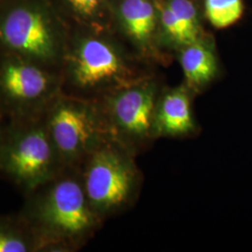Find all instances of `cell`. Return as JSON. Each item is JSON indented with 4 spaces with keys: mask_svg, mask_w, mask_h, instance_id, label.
<instances>
[{
    "mask_svg": "<svg viewBox=\"0 0 252 252\" xmlns=\"http://www.w3.org/2000/svg\"><path fill=\"white\" fill-rule=\"evenodd\" d=\"M24 196L19 213L36 236L38 252L80 251L104 224L91 207L79 168H64Z\"/></svg>",
    "mask_w": 252,
    "mask_h": 252,
    "instance_id": "obj_1",
    "label": "cell"
},
{
    "mask_svg": "<svg viewBox=\"0 0 252 252\" xmlns=\"http://www.w3.org/2000/svg\"><path fill=\"white\" fill-rule=\"evenodd\" d=\"M62 93L96 101L142 78L112 30L71 27L60 68Z\"/></svg>",
    "mask_w": 252,
    "mask_h": 252,
    "instance_id": "obj_2",
    "label": "cell"
},
{
    "mask_svg": "<svg viewBox=\"0 0 252 252\" xmlns=\"http://www.w3.org/2000/svg\"><path fill=\"white\" fill-rule=\"evenodd\" d=\"M70 28L53 0H0V53L60 71Z\"/></svg>",
    "mask_w": 252,
    "mask_h": 252,
    "instance_id": "obj_3",
    "label": "cell"
},
{
    "mask_svg": "<svg viewBox=\"0 0 252 252\" xmlns=\"http://www.w3.org/2000/svg\"><path fill=\"white\" fill-rule=\"evenodd\" d=\"M64 169L46 125L45 111L5 119L0 136V177L29 193Z\"/></svg>",
    "mask_w": 252,
    "mask_h": 252,
    "instance_id": "obj_4",
    "label": "cell"
},
{
    "mask_svg": "<svg viewBox=\"0 0 252 252\" xmlns=\"http://www.w3.org/2000/svg\"><path fill=\"white\" fill-rule=\"evenodd\" d=\"M135 156L108 136L79 167L91 207L103 222L135 204L142 184Z\"/></svg>",
    "mask_w": 252,
    "mask_h": 252,
    "instance_id": "obj_5",
    "label": "cell"
},
{
    "mask_svg": "<svg viewBox=\"0 0 252 252\" xmlns=\"http://www.w3.org/2000/svg\"><path fill=\"white\" fill-rule=\"evenodd\" d=\"M161 92L154 80L142 78L96 100L108 136L135 155L144 152L156 139L154 118Z\"/></svg>",
    "mask_w": 252,
    "mask_h": 252,
    "instance_id": "obj_6",
    "label": "cell"
},
{
    "mask_svg": "<svg viewBox=\"0 0 252 252\" xmlns=\"http://www.w3.org/2000/svg\"><path fill=\"white\" fill-rule=\"evenodd\" d=\"M45 119L64 168H79L108 136L96 101L60 93L46 109Z\"/></svg>",
    "mask_w": 252,
    "mask_h": 252,
    "instance_id": "obj_7",
    "label": "cell"
},
{
    "mask_svg": "<svg viewBox=\"0 0 252 252\" xmlns=\"http://www.w3.org/2000/svg\"><path fill=\"white\" fill-rule=\"evenodd\" d=\"M60 93L59 70L0 53V112L5 119L40 114Z\"/></svg>",
    "mask_w": 252,
    "mask_h": 252,
    "instance_id": "obj_8",
    "label": "cell"
},
{
    "mask_svg": "<svg viewBox=\"0 0 252 252\" xmlns=\"http://www.w3.org/2000/svg\"><path fill=\"white\" fill-rule=\"evenodd\" d=\"M192 91L180 85L162 91L154 118L155 138H182L196 135L199 131L192 112Z\"/></svg>",
    "mask_w": 252,
    "mask_h": 252,
    "instance_id": "obj_9",
    "label": "cell"
},
{
    "mask_svg": "<svg viewBox=\"0 0 252 252\" xmlns=\"http://www.w3.org/2000/svg\"><path fill=\"white\" fill-rule=\"evenodd\" d=\"M113 20L117 19L125 32L142 49L153 38L156 14L149 0H112Z\"/></svg>",
    "mask_w": 252,
    "mask_h": 252,
    "instance_id": "obj_10",
    "label": "cell"
},
{
    "mask_svg": "<svg viewBox=\"0 0 252 252\" xmlns=\"http://www.w3.org/2000/svg\"><path fill=\"white\" fill-rule=\"evenodd\" d=\"M180 61L186 85L194 93L202 90L219 75L215 51L202 39L182 47Z\"/></svg>",
    "mask_w": 252,
    "mask_h": 252,
    "instance_id": "obj_11",
    "label": "cell"
},
{
    "mask_svg": "<svg viewBox=\"0 0 252 252\" xmlns=\"http://www.w3.org/2000/svg\"><path fill=\"white\" fill-rule=\"evenodd\" d=\"M71 27L112 30V0H53Z\"/></svg>",
    "mask_w": 252,
    "mask_h": 252,
    "instance_id": "obj_12",
    "label": "cell"
},
{
    "mask_svg": "<svg viewBox=\"0 0 252 252\" xmlns=\"http://www.w3.org/2000/svg\"><path fill=\"white\" fill-rule=\"evenodd\" d=\"M0 252H38L36 236L19 212L0 215Z\"/></svg>",
    "mask_w": 252,
    "mask_h": 252,
    "instance_id": "obj_13",
    "label": "cell"
},
{
    "mask_svg": "<svg viewBox=\"0 0 252 252\" xmlns=\"http://www.w3.org/2000/svg\"><path fill=\"white\" fill-rule=\"evenodd\" d=\"M207 17L219 29L238 22L244 12L243 0H205Z\"/></svg>",
    "mask_w": 252,
    "mask_h": 252,
    "instance_id": "obj_14",
    "label": "cell"
},
{
    "mask_svg": "<svg viewBox=\"0 0 252 252\" xmlns=\"http://www.w3.org/2000/svg\"><path fill=\"white\" fill-rule=\"evenodd\" d=\"M167 6L183 31L187 45L201 39L198 17L193 4L189 0H171Z\"/></svg>",
    "mask_w": 252,
    "mask_h": 252,
    "instance_id": "obj_15",
    "label": "cell"
},
{
    "mask_svg": "<svg viewBox=\"0 0 252 252\" xmlns=\"http://www.w3.org/2000/svg\"><path fill=\"white\" fill-rule=\"evenodd\" d=\"M4 123H5V118L2 115V113L0 112V136H1V133H2V129H3Z\"/></svg>",
    "mask_w": 252,
    "mask_h": 252,
    "instance_id": "obj_16",
    "label": "cell"
}]
</instances>
